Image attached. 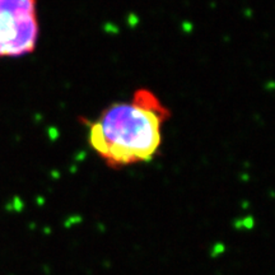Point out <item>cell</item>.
Segmentation results:
<instances>
[{
	"instance_id": "1",
	"label": "cell",
	"mask_w": 275,
	"mask_h": 275,
	"mask_svg": "<svg viewBox=\"0 0 275 275\" xmlns=\"http://www.w3.org/2000/svg\"><path fill=\"white\" fill-rule=\"evenodd\" d=\"M169 116L154 92L140 88L132 100L110 105L89 124L88 143L110 167L149 162L160 152Z\"/></svg>"
},
{
	"instance_id": "2",
	"label": "cell",
	"mask_w": 275,
	"mask_h": 275,
	"mask_svg": "<svg viewBox=\"0 0 275 275\" xmlns=\"http://www.w3.org/2000/svg\"><path fill=\"white\" fill-rule=\"evenodd\" d=\"M38 38L37 0H0V57L28 55Z\"/></svg>"
}]
</instances>
